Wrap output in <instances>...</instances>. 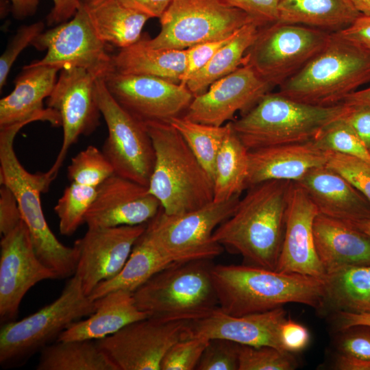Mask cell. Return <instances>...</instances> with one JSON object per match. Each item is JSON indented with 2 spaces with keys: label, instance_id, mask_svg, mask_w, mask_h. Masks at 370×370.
Wrapping results in <instances>:
<instances>
[{
  "label": "cell",
  "instance_id": "obj_36",
  "mask_svg": "<svg viewBox=\"0 0 370 370\" xmlns=\"http://www.w3.org/2000/svg\"><path fill=\"white\" fill-rule=\"evenodd\" d=\"M169 123L180 132L212 179L215 160L230 129L231 122L216 126L195 122L184 116H179L171 119Z\"/></svg>",
  "mask_w": 370,
  "mask_h": 370
},
{
  "label": "cell",
  "instance_id": "obj_15",
  "mask_svg": "<svg viewBox=\"0 0 370 370\" xmlns=\"http://www.w3.org/2000/svg\"><path fill=\"white\" fill-rule=\"evenodd\" d=\"M187 322L149 317L96 342L117 370H160L169 348L186 337Z\"/></svg>",
  "mask_w": 370,
  "mask_h": 370
},
{
  "label": "cell",
  "instance_id": "obj_31",
  "mask_svg": "<svg viewBox=\"0 0 370 370\" xmlns=\"http://www.w3.org/2000/svg\"><path fill=\"white\" fill-rule=\"evenodd\" d=\"M173 263L161 252L145 230L119 273L99 284L88 297L96 300L116 290L133 293L153 275Z\"/></svg>",
  "mask_w": 370,
  "mask_h": 370
},
{
  "label": "cell",
  "instance_id": "obj_12",
  "mask_svg": "<svg viewBox=\"0 0 370 370\" xmlns=\"http://www.w3.org/2000/svg\"><path fill=\"white\" fill-rule=\"evenodd\" d=\"M95 97L108 129L101 151L115 175L147 186L156 157L144 123L118 103L108 91L103 77L96 81Z\"/></svg>",
  "mask_w": 370,
  "mask_h": 370
},
{
  "label": "cell",
  "instance_id": "obj_44",
  "mask_svg": "<svg viewBox=\"0 0 370 370\" xmlns=\"http://www.w3.org/2000/svg\"><path fill=\"white\" fill-rule=\"evenodd\" d=\"M42 21L21 26L0 57V90L5 85L11 68L19 54L42 33Z\"/></svg>",
  "mask_w": 370,
  "mask_h": 370
},
{
  "label": "cell",
  "instance_id": "obj_16",
  "mask_svg": "<svg viewBox=\"0 0 370 370\" xmlns=\"http://www.w3.org/2000/svg\"><path fill=\"white\" fill-rule=\"evenodd\" d=\"M103 78L118 103L143 123L169 122L186 112L194 98L186 86L156 77L114 71Z\"/></svg>",
  "mask_w": 370,
  "mask_h": 370
},
{
  "label": "cell",
  "instance_id": "obj_26",
  "mask_svg": "<svg viewBox=\"0 0 370 370\" xmlns=\"http://www.w3.org/2000/svg\"><path fill=\"white\" fill-rule=\"evenodd\" d=\"M313 234L325 273L348 265H370V238L356 227L319 213Z\"/></svg>",
  "mask_w": 370,
  "mask_h": 370
},
{
  "label": "cell",
  "instance_id": "obj_33",
  "mask_svg": "<svg viewBox=\"0 0 370 370\" xmlns=\"http://www.w3.org/2000/svg\"><path fill=\"white\" fill-rule=\"evenodd\" d=\"M249 150L230 129L217 153L212 177L214 201L228 200L247 189Z\"/></svg>",
  "mask_w": 370,
  "mask_h": 370
},
{
  "label": "cell",
  "instance_id": "obj_6",
  "mask_svg": "<svg viewBox=\"0 0 370 370\" xmlns=\"http://www.w3.org/2000/svg\"><path fill=\"white\" fill-rule=\"evenodd\" d=\"M369 82L370 50L334 32L325 47L278 92L299 102L329 106Z\"/></svg>",
  "mask_w": 370,
  "mask_h": 370
},
{
  "label": "cell",
  "instance_id": "obj_34",
  "mask_svg": "<svg viewBox=\"0 0 370 370\" xmlns=\"http://www.w3.org/2000/svg\"><path fill=\"white\" fill-rule=\"evenodd\" d=\"M36 370H117L95 340L58 341L40 352Z\"/></svg>",
  "mask_w": 370,
  "mask_h": 370
},
{
  "label": "cell",
  "instance_id": "obj_39",
  "mask_svg": "<svg viewBox=\"0 0 370 370\" xmlns=\"http://www.w3.org/2000/svg\"><path fill=\"white\" fill-rule=\"evenodd\" d=\"M313 141L325 151L356 156L370 162V151L343 116L326 126Z\"/></svg>",
  "mask_w": 370,
  "mask_h": 370
},
{
  "label": "cell",
  "instance_id": "obj_21",
  "mask_svg": "<svg viewBox=\"0 0 370 370\" xmlns=\"http://www.w3.org/2000/svg\"><path fill=\"white\" fill-rule=\"evenodd\" d=\"M319 211L304 189L292 182L283 243L276 271L323 278L324 269L317 253L313 223Z\"/></svg>",
  "mask_w": 370,
  "mask_h": 370
},
{
  "label": "cell",
  "instance_id": "obj_20",
  "mask_svg": "<svg viewBox=\"0 0 370 370\" xmlns=\"http://www.w3.org/2000/svg\"><path fill=\"white\" fill-rule=\"evenodd\" d=\"M161 208L147 186L114 174L97 187L84 223L88 228L146 224Z\"/></svg>",
  "mask_w": 370,
  "mask_h": 370
},
{
  "label": "cell",
  "instance_id": "obj_9",
  "mask_svg": "<svg viewBox=\"0 0 370 370\" xmlns=\"http://www.w3.org/2000/svg\"><path fill=\"white\" fill-rule=\"evenodd\" d=\"M241 195L215 201L197 210L177 215L162 208L146 225L145 232L173 262L212 260L223 247L212 238L217 227L235 211Z\"/></svg>",
  "mask_w": 370,
  "mask_h": 370
},
{
  "label": "cell",
  "instance_id": "obj_52",
  "mask_svg": "<svg viewBox=\"0 0 370 370\" xmlns=\"http://www.w3.org/2000/svg\"><path fill=\"white\" fill-rule=\"evenodd\" d=\"M53 6L47 16L49 25H58L72 18L82 5L81 0H52Z\"/></svg>",
  "mask_w": 370,
  "mask_h": 370
},
{
  "label": "cell",
  "instance_id": "obj_51",
  "mask_svg": "<svg viewBox=\"0 0 370 370\" xmlns=\"http://www.w3.org/2000/svg\"><path fill=\"white\" fill-rule=\"evenodd\" d=\"M337 33L370 50V16L360 14L352 24Z\"/></svg>",
  "mask_w": 370,
  "mask_h": 370
},
{
  "label": "cell",
  "instance_id": "obj_45",
  "mask_svg": "<svg viewBox=\"0 0 370 370\" xmlns=\"http://www.w3.org/2000/svg\"><path fill=\"white\" fill-rule=\"evenodd\" d=\"M235 34L224 39L200 43L186 49V67L180 84L186 86L188 80L201 70Z\"/></svg>",
  "mask_w": 370,
  "mask_h": 370
},
{
  "label": "cell",
  "instance_id": "obj_55",
  "mask_svg": "<svg viewBox=\"0 0 370 370\" xmlns=\"http://www.w3.org/2000/svg\"><path fill=\"white\" fill-rule=\"evenodd\" d=\"M341 329L343 330L355 326L370 327V313L338 312Z\"/></svg>",
  "mask_w": 370,
  "mask_h": 370
},
{
  "label": "cell",
  "instance_id": "obj_27",
  "mask_svg": "<svg viewBox=\"0 0 370 370\" xmlns=\"http://www.w3.org/2000/svg\"><path fill=\"white\" fill-rule=\"evenodd\" d=\"M95 301V311L88 318L73 323L60 334L58 341L99 340L149 317L138 308L133 293L128 291H114Z\"/></svg>",
  "mask_w": 370,
  "mask_h": 370
},
{
  "label": "cell",
  "instance_id": "obj_35",
  "mask_svg": "<svg viewBox=\"0 0 370 370\" xmlns=\"http://www.w3.org/2000/svg\"><path fill=\"white\" fill-rule=\"evenodd\" d=\"M260 25L251 22L242 27L212 59L186 82L194 97L206 92L211 84L243 64L244 56L255 40Z\"/></svg>",
  "mask_w": 370,
  "mask_h": 370
},
{
  "label": "cell",
  "instance_id": "obj_7",
  "mask_svg": "<svg viewBox=\"0 0 370 370\" xmlns=\"http://www.w3.org/2000/svg\"><path fill=\"white\" fill-rule=\"evenodd\" d=\"M212 260L175 262L133 292L138 308L149 317L190 321L219 308Z\"/></svg>",
  "mask_w": 370,
  "mask_h": 370
},
{
  "label": "cell",
  "instance_id": "obj_14",
  "mask_svg": "<svg viewBox=\"0 0 370 370\" xmlns=\"http://www.w3.org/2000/svg\"><path fill=\"white\" fill-rule=\"evenodd\" d=\"M99 77L85 69L64 68L47 99V107L60 114L63 128L60 149L47 171L53 180L57 177L71 146L81 136L91 134L99 125L101 114L95 97V83Z\"/></svg>",
  "mask_w": 370,
  "mask_h": 370
},
{
  "label": "cell",
  "instance_id": "obj_2",
  "mask_svg": "<svg viewBox=\"0 0 370 370\" xmlns=\"http://www.w3.org/2000/svg\"><path fill=\"white\" fill-rule=\"evenodd\" d=\"M219 308L231 315L269 311L289 303L323 306V278L286 273L251 264H214Z\"/></svg>",
  "mask_w": 370,
  "mask_h": 370
},
{
  "label": "cell",
  "instance_id": "obj_38",
  "mask_svg": "<svg viewBox=\"0 0 370 370\" xmlns=\"http://www.w3.org/2000/svg\"><path fill=\"white\" fill-rule=\"evenodd\" d=\"M114 174L103 151L92 145L74 156L67 168V177L71 182L92 187H98Z\"/></svg>",
  "mask_w": 370,
  "mask_h": 370
},
{
  "label": "cell",
  "instance_id": "obj_17",
  "mask_svg": "<svg viewBox=\"0 0 370 370\" xmlns=\"http://www.w3.org/2000/svg\"><path fill=\"white\" fill-rule=\"evenodd\" d=\"M58 279L36 254L29 230L22 220L0 242V323L16 320L21 303L40 282Z\"/></svg>",
  "mask_w": 370,
  "mask_h": 370
},
{
  "label": "cell",
  "instance_id": "obj_59",
  "mask_svg": "<svg viewBox=\"0 0 370 370\" xmlns=\"http://www.w3.org/2000/svg\"><path fill=\"white\" fill-rule=\"evenodd\" d=\"M356 227L370 238V218L360 223Z\"/></svg>",
  "mask_w": 370,
  "mask_h": 370
},
{
  "label": "cell",
  "instance_id": "obj_8",
  "mask_svg": "<svg viewBox=\"0 0 370 370\" xmlns=\"http://www.w3.org/2000/svg\"><path fill=\"white\" fill-rule=\"evenodd\" d=\"M95 310V301L86 295L80 279L74 274L51 304L19 321L1 325V367L25 365L33 355L57 341L73 323L90 316Z\"/></svg>",
  "mask_w": 370,
  "mask_h": 370
},
{
  "label": "cell",
  "instance_id": "obj_56",
  "mask_svg": "<svg viewBox=\"0 0 370 370\" xmlns=\"http://www.w3.org/2000/svg\"><path fill=\"white\" fill-rule=\"evenodd\" d=\"M14 17L22 20L33 16L37 10L39 0H10Z\"/></svg>",
  "mask_w": 370,
  "mask_h": 370
},
{
  "label": "cell",
  "instance_id": "obj_50",
  "mask_svg": "<svg viewBox=\"0 0 370 370\" xmlns=\"http://www.w3.org/2000/svg\"><path fill=\"white\" fill-rule=\"evenodd\" d=\"M348 107L343 118L370 151V105Z\"/></svg>",
  "mask_w": 370,
  "mask_h": 370
},
{
  "label": "cell",
  "instance_id": "obj_23",
  "mask_svg": "<svg viewBox=\"0 0 370 370\" xmlns=\"http://www.w3.org/2000/svg\"><path fill=\"white\" fill-rule=\"evenodd\" d=\"M60 69L47 65L24 66L14 81V88L0 100V127L18 122L47 121L61 126L60 114L43 107V101L51 95Z\"/></svg>",
  "mask_w": 370,
  "mask_h": 370
},
{
  "label": "cell",
  "instance_id": "obj_1",
  "mask_svg": "<svg viewBox=\"0 0 370 370\" xmlns=\"http://www.w3.org/2000/svg\"><path fill=\"white\" fill-rule=\"evenodd\" d=\"M292 182L269 180L247 188L234 213L214 230L213 240L241 254L247 264L275 270Z\"/></svg>",
  "mask_w": 370,
  "mask_h": 370
},
{
  "label": "cell",
  "instance_id": "obj_11",
  "mask_svg": "<svg viewBox=\"0 0 370 370\" xmlns=\"http://www.w3.org/2000/svg\"><path fill=\"white\" fill-rule=\"evenodd\" d=\"M331 35L320 29L276 21L260 27L243 64L271 86H280L319 53Z\"/></svg>",
  "mask_w": 370,
  "mask_h": 370
},
{
  "label": "cell",
  "instance_id": "obj_40",
  "mask_svg": "<svg viewBox=\"0 0 370 370\" xmlns=\"http://www.w3.org/2000/svg\"><path fill=\"white\" fill-rule=\"evenodd\" d=\"M295 366L290 352L270 346L239 345L238 370H291Z\"/></svg>",
  "mask_w": 370,
  "mask_h": 370
},
{
  "label": "cell",
  "instance_id": "obj_43",
  "mask_svg": "<svg viewBox=\"0 0 370 370\" xmlns=\"http://www.w3.org/2000/svg\"><path fill=\"white\" fill-rule=\"evenodd\" d=\"M239 344L223 338L210 339L196 370H238Z\"/></svg>",
  "mask_w": 370,
  "mask_h": 370
},
{
  "label": "cell",
  "instance_id": "obj_53",
  "mask_svg": "<svg viewBox=\"0 0 370 370\" xmlns=\"http://www.w3.org/2000/svg\"><path fill=\"white\" fill-rule=\"evenodd\" d=\"M124 5L136 10L149 18H160L173 0H119Z\"/></svg>",
  "mask_w": 370,
  "mask_h": 370
},
{
  "label": "cell",
  "instance_id": "obj_19",
  "mask_svg": "<svg viewBox=\"0 0 370 370\" xmlns=\"http://www.w3.org/2000/svg\"><path fill=\"white\" fill-rule=\"evenodd\" d=\"M273 86L253 69L243 64L230 74L194 97L184 116L195 122L221 126L233 119L238 112L251 108Z\"/></svg>",
  "mask_w": 370,
  "mask_h": 370
},
{
  "label": "cell",
  "instance_id": "obj_10",
  "mask_svg": "<svg viewBox=\"0 0 370 370\" xmlns=\"http://www.w3.org/2000/svg\"><path fill=\"white\" fill-rule=\"evenodd\" d=\"M251 22L246 12L223 0H173L160 18V32L140 40L151 48L186 49L228 38Z\"/></svg>",
  "mask_w": 370,
  "mask_h": 370
},
{
  "label": "cell",
  "instance_id": "obj_28",
  "mask_svg": "<svg viewBox=\"0 0 370 370\" xmlns=\"http://www.w3.org/2000/svg\"><path fill=\"white\" fill-rule=\"evenodd\" d=\"M115 71L156 77L180 84L186 67V50L155 49L141 40L112 56Z\"/></svg>",
  "mask_w": 370,
  "mask_h": 370
},
{
  "label": "cell",
  "instance_id": "obj_57",
  "mask_svg": "<svg viewBox=\"0 0 370 370\" xmlns=\"http://www.w3.org/2000/svg\"><path fill=\"white\" fill-rule=\"evenodd\" d=\"M341 103L347 106L370 105V86L350 93Z\"/></svg>",
  "mask_w": 370,
  "mask_h": 370
},
{
  "label": "cell",
  "instance_id": "obj_60",
  "mask_svg": "<svg viewBox=\"0 0 370 370\" xmlns=\"http://www.w3.org/2000/svg\"><path fill=\"white\" fill-rule=\"evenodd\" d=\"M97 0H81L82 3L89 4L92 3Z\"/></svg>",
  "mask_w": 370,
  "mask_h": 370
},
{
  "label": "cell",
  "instance_id": "obj_54",
  "mask_svg": "<svg viewBox=\"0 0 370 370\" xmlns=\"http://www.w3.org/2000/svg\"><path fill=\"white\" fill-rule=\"evenodd\" d=\"M334 367L339 370H370V360L340 353L335 360Z\"/></svg>",
  "mask_w": 370,
  "mask_h": 370
},
{
  "label": "cell",
  "instance_id": "obj_5",
  "mask_svg": "<svg viewBox=\"0 0 370 370\" xmlns=\"http://www.w3.org/2000/svg\"><path fill=\"white\" fill-rule=\"evenodd\" d=\"M348 109L342 103L315 106L269 91L231 123L236 135L251 151L314 140L326 126L344 116Z\"/></svg>",
  "mask_w": 370,
  "mask_h": 370
},
{
  "label": "cell",
  "instance_id": "obj_4",
  "mask_svg": "<svg viewBox=\"0 0 370 370\" xmlns=\"http://www.w3.org/2000/svg\"><path fill=\"white\" fill-rule=\"evenodd\" d=\"M30 123H16L0 127V184L14 193L27 225L36 255L58 279L74 275L77 254L73 247L60 243L51 230L43 213L41 194L46 193L53 180L47 173H32L18 159L14 147L20 130Z\"/></svg>",
  "mask_w": 370,
  "mask_h": 370
},
{
  "label": "cell",
  "instance_id": "obj_49",
  "mask_svg": "<svg viewBox=\"0 0 370 370\" xmlns=\"http://www.w3.org/2000/svg\"><path fill=\"white\" fill-rule=\"evenodd\" d=\"M280 338L286 352H297L307 346L310 334L304 325L291 319H286L280 327Z\"/></svg>",
  "mask_w": 370,
  "mask_h": 370
},
{
  "label": "cell",
  "instance_id": "obj_25",
  "mask_svg": "<svg viewBox=\"0 0 370 370\" xmlns=\"http://www.w3.org/2000/svg\"><path fill=\"white\" fill-rule=\"evenodd\" d=\"M328 153L313 140L249 151L247 188L269 180L296 182L310 170L325 165Z\"/></svg>",
  "mask_w": 370,
  "mask_h": 370
},
{
  "label": "cell",
  "instance_id": "obj_32",
  "mask_svg": "<svg viewBox=\"0 0 370 370\" xmlns=\"http://www.w3.org/2000/svg\"><path fill=\"white\" fill-rule=\"evenodd\" d=\"M323 306L338 312L370 313V265H348L325 273Z\"/></svg>",
  "mask_w": 370,
  "mask_h": 370
},
{
  "label": "cell",
  "instance_id": "obj_46",
  "mask_svg": "<svg viewBox=\"0 0 370 370\" xmlns=\"http://www.w3.org/2000/svg\"><path fill=\"white\" fill-rule=\"evenodd\" d=\"M249 15L260 27L278 21L280 0H223Z\"/></svg>",
  "mask_w": 370,
  "mask_h": 370
},
{
  "label": "cell",
  "instance_id": "obj_29",
  "mask_svg": "<svg viewBox=\"0 0 370 370\" xmlns=\"http://www.w3.org/2000/svg\"><path fill=\"white\" fill-rule=\"evenodd\" d=\"M360 14L352 0H280L278 21L334 33L349 26Z\"/></svg>",
  "mask_w": 370,
  "mask_h": 370
},
{
  "label": "cell",
  "instance_id": "obj_42",
  "mask_svg": "<svg viewBox=\"0 0 370 370\" xmlns=\"http://www.w3.org/2000/svg\"><path fill=\"white\" fill-rule=\"evenodd\" d=\"M209 340L201 336L187 337L179 340L164 355L160 370L196 369Z\"/></svg>",
  "mask_w": 370,
  "mask_h": 370
},
{
  "label": "cell",
  "instance_id": "obj_37",
  "mask_svg": "<svg viewBox=\"0 0 370 370\" xmlns=\"http://www.w3.org/2000/svg\"><path fill=\"white\" fill-rule=\"evenodd\" d=\"M97 187L71 182L54 206L62 235L70 236L84 223L85 215L92 204Z\"/></svg>",
  "mask_w": 370,
  "mask_h": 370
},
{
  "label": "cell",
  "instance_id": "obj_48",
  "mask_svg": "<svg viewBox=\"0 0 370 370\" xmlns=\"http://www.w3.org/2000/svg\"><path fill=\"white\" fill-rule=\"evenodd\" d=\"M22 221L15 195L6 186L0 188V233L3 236L14 230Z\"/></svg>",
  "mask_w": 370,
  "mask_h": 370
},
{
  "label": "cell",
  "instance_id": "obj_58",
  "mask_svg": "<svg viewBox=\"0 0 370 370\" xmlns=\"http://www.w3.org/2000/svg\"><path fill=\"white\" fill-rule=\"evenodd\" d=\"M358 11L362 15L370 16V0H352Z\"/></svg>",
  "mask_w": 370,
  "mask_h": 370
},
{
  "label": "cell",
  "instance_id": "obj_47",
  "mask_svg": "<svg viewBox=\"0 0 370 370\" xmlns=\"http://www.w3.org/2000/svg\"><path fill=\"white\" fill-rule=\"evenodd\" d=\"M339 349L341 354L370 360V327L360 325L345 330Z\"/></svg>",
  "mask_w": 370,
  "mask_h": 370
},
{
  "label": "cell",
  "instance_id": "obj_3",
  "mask_svg": "<svg viewBox=\"0 0 370 370\" xmlns=\"http://www.w3.org/2000/svg\"><path fill=\"white\" fill-rule=\"evenodd\" d=\"M155 151L148 190L170 215L186 213L214 201L213 181L180 132L169 122L144 123Z\"/></svg>",
  "mask_w": 370,
  "mask_h": 370
},
{
  "label": "cell",
  "instance_id": "obj_18",
  "mask_svg": "<svg viewBox=\"0 0 370 370\" xmlns=\"http://www.w3.org/2000/svg\"><path fill=\"white\" fill-rule=\"evenodd\" d=\"M146 225L88 228L75 241L77 262L74 274L80 279L86 295L119 273Z\"/></svg>",
  "mask_w": 370,
  "mask_h": 370
},
{
  "label": "cell",
  "instance_id": "obj_41",
  "mask_svg": "<svg viewBox=\"0 0 370 370\" xmlns=\"http://www.w3.org/2000/svg\"><path fill=\"white\" fill-rule=\"evenodd\" d=\"M325 165L343 176L370 201V162L329 151Z\"/></svg>",
  "mask_w": 370,
  "mask_h": 370
},
{
  "label": "cell",
  "instance_id": "obj_24",
  "mask_svg": "<svg viewBox=\"0 0 370 370\" xmlns=\"http://www.w3.org/2000/svg\"><path fill=\"white\" fill-rule=\"evenodd\" d=\"M295 183L307 193L319 214L355 227L370 218V201L326 165L310 170Z\"/></svg>",
  "mask_w": 370,
  "mask_h": 370
},
{
  "label": "cell",
  "instance_id": "obj_22",
  "mask_svg": "<svg viewBox=\"0 0 370 370\" xmlns=\"http://www.w3.org/2000/svg\"><path fill=\"white\" fill-rule=\"evenodd\" d=\"M286 319L282 307L243 316L231 315L218 308L201 319L188 321L186 338H223L239 345L270 346L286 352L280 330Z\"/></svg>",
  "mask_w": 370,
  "mask_h": 370
},
{
  "label": "cell",
  "instance_id": "obj_13",
  "mask_svg": "<svg viewBox=\"0 0 370 370\" xmlns=\"http://www.w3.org/2000/svg\"><path fill=\"white\" fill-rule=\"evenodd\" d=\"M45 56L33 65L53 66L62 70L79 67L105 77L115 71L106 43L97 35L82 3L75 16L66 22L42 32L32 45Z\"/></svg>",
  "mask_w": 370,
  "mask_h": 370
},
{
  "label": "cell",
  "instance_id": "obj_30",
  "mask_svg": "<svg viewBox=\"0 0 370 370\" xmlns=\"http://www.w3.org/2000/svg\"><path fill=\"white\" fill-rule=\"evenodd\" d=\"M82 4L98 37L120 49L138 42L143 27L149 19L119 0H97Z\"/></svg>",
  "mask_w": 370,
  "mask_h": 370
}]
</instances>
